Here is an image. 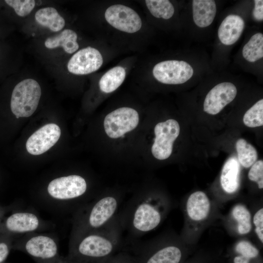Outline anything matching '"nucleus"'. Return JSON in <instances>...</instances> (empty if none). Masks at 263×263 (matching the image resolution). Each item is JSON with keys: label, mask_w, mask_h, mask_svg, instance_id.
<instances>
[{"label": "nucleus", "mask_w": 263, "mask_h": 263, "mask_svg": "<svg viewBox=\"0 0 263 263\" xmlns=\"http://www.w3.org/2000/svg\"><path fill=\"white\" fill-rule=\"evenodd\" d=\"M193 19L195 24L204 28L213 22L216 13V5L213 0H192Z\"/></svg>", "instance_id": "nucleus-18"}, {"label": "nucleus", "mask_w": 263, "mask_h": 263, "mask_svg": "<svg viewBox=\"0 0 263 263\" xmlns=\"http://www.w3.org/2000/svg\"><path fill=\"white\" fill-rule=\"evenodd\" d=\"M41 226V222L34 213L18 212L12 214L5 221V227L10 232L16 234H29L38 230Z\"/></svg>", "instance_id": "nucleus-15"}, {"label": "nucleus", "mask_w": 263, "mask_h": 263, "mask_svg": "<svg viewBox=\"0 0 263 263\" xmlns=\"http://www.w3.org/2000/svg\"><path fill=\"white\" fill-rule=\"evenodd\" d=\"M244 57L250 62H255L263 57V35L256 33L251 37L242 50Z\"/></svg>", "instance_id": "nucleus-24"}, {"label": "nucleus", "mask_w": 263, "mask_h": 263, "mask_svg": "<svg viewBox=\"0 0 263 263\" xmlns=\"http://www.w3.org/2000/svg\"><path fill=\"white\" fill-rule=\"evenodd\" d=\"M250 260L238 255L234 258V263H249Z\"/></svg>", "instance_id": "nucleus-37"}, {"label": "nucleus", "mask_w": 263, "mask_h": 263, "mask_svg": "<svg viewBox=\"0 0 263 263\" xmlns=\"http://www.w3.org/2000/svg\"><path fill=\"white\" fill-rule=\"evenodd\" d=\"M36 6L33 0H5L0 1V10L4 15L14 13L19 17L29 15Z\"/></svg>", "instance_id": "nucleus-23"}, {"label": "nucleus", "mask_w": 263, "mask_h": 263, "mask_svg": "<svg viewBox=\"0 0 263 263\" xmlns=\"http://www.w3.org/2000/svg\"><path fill=\"white\" fill-rule=\"evenodd\" d=\"M10 245L5 242H0V263L7 257L10 252Z\"/></svg>", "instance_id": "nucleus-36"}, {"label": "nucleus", "mask_w": 263, "mask_h": 263, "mask_svg": "<svg viewBox=\"0 0 263 263\" xmlns=\"http://www.w3.org/2000/svg\"><path fill=\"white\" fill-rule=\"evenodd\" d=\"M103 62L102 56L97 49L87 47L72 56L67 63V68L72 74L85 75L98 70Z\"/></svg>", "instance_id": "nucleus-11"}, {"label": "nucleus", "mask_w": 263, "mask_h": 263, "mask_svg": "<svg viewBox=\"0 0 263 263\" xmlns=\"http://www.w3.org/2000/svg\"><path fill=\"white\" fill-rule=\"evenodd\" d=\"M126 76V71L121 66L114 67L107 71L100 79V90L110 93L116 90L123 83Z\"/></svg>", "instance_id": "nucleus-22"}, {"label": "nucleus", "mask_w": 263, "mask_h": 263, "mask_svg": "<svg viewBox=\"0 0 263 263\" xmlns=\"http://www.w3.org/2000/svg\"><path fill=\"white\" fill-rule=\"evenodd\" d=\"M232 215L238 222V231L240 234L249 232L251 228V215L249 211L244 206L238 205L232 210Z\"/></svg>", "instance_id": "nucleus-27"}, {"label": "nucleus", "mask_w": 263, "mask_h": 263, "mask_svg": "<svg viewBox=\"0 0 263 263\" xmlns=\"http://www.w3.org/2000/svg\"><path fill=\"white\" fill-rule=\"evenodd\" d=\"M128 211L126 225L132 232L137 235L154 229L161 221V214L151 199L132 201Z\"/></svg>", "instance_id": "nucleus-4"}, {"label": "nucleus", "mask_w": 263, "mask_h": 263, "mask_svg": "<svg viewBox=\"0 0 263 263\" xmlns=\"http://www.w3.org/2000/svg\"><path fill=\"white\" fill-rule=\"evenodd\" d=\"M119 203L113 195L100 198L81 217L73 231L99 230L110 225L113 223Z\"/></svg>", "instance_id": "nucleus-2"}, {"label": "nucleus", "mask_w": 263, "mask_h": 263, "mask_svg": "<svg viewBox=\"0 0 263 263\" xmlns=\"http://www.w3.org/2000/svg\"><path fill=\"white\" fill-rule=\"evenodd\" d=\"M236 86L230 82H223L214 86L207 94L204 102V111L215 115L232 101L236 96Z\"/></svg>", "instance_id": "nucleus-13"}, {"label": "nucleus", "mask_w": 263, "mask_h": 263, "mask_svg": "<svg viewBox=\"0 0 263 263\" xmlns=\"http://www.w3.org/2000/svg\"><path fill=\"white\" fill-rule=\"evenodd\" d=\"M154 132L155 138L151 153L155 158L165 160L171 154L173 143L179 135V124L176 120L169 119L157 123Z\"/></svg>", "instance_id": "nucleus-7"}, {"label": "nucleus", "mask_w": 263, "mask_h": 263, "mask_svg": "<svg viewBox=\"0 0 263 263\" xmlns=\"http://www.w3.org/2000/svg\"><path fill=\"white\" fill-rule=\"evenodd\" d=\"M77 35L74 30L65 29L58 34L50 37L44 41V46L50 50L61 48L66 53L72 54L79 48Z\"/></svg>", "instance_id": "nucleus-17"}, {"label": "nucleus", "mask_w": 263, "mask_h": 263, "mask_svg": "<svg viewBox=\"0 0 263 263\" xmlns=\"http://www.w3.org/2000/svg\"><path fill=\"white\" fill-rule=\"evenodd\" d=\"M254 7L253 10L254 19L257 21L263 20V0H255Z\"/></svg>", "instance_id": "nucleus-35"}, {"label": "nucleus", "mask_w": 263, "mask_h": 263, "mask_svg": "<svg viewBox=\"0 0 263 263\" xmlns=\"http://www.w3.org/2000/svg\"><path fill=\"white\" fill-rule=\"evenodd\" d=\"M145 3L151 14L155 18L168 19L174 14V7L169 0H146Z\"/></svg>", "instance_id": "nucleus-26"}, {"label": "nucleus", "mask_w": 263, "mask_h": 263, "mask_svg": "<svg viewBox=\"0 0 263 263\" xmlns=\"http://www.w3.org/2000/svg\"><path fill=\"white\" fill-rule=\"evenodd\" d=\"M236 148L239 162L242 166L248 168L256 161L258 158L257 150L244 139L241 138L238 140Z\"/></svg>", "instance_id": "nucleus-25"}, {"label": "nucleus", "mask_w": 263, "mask_h": 263, "mask_svg": "<svg viewBox=\"0 0 263 263\" xmlns=\"http://www.w3.org/2000/svg\"><path fill=\"white\" fill-rule=\"evenodd\" d=\"M210 208L209 200L206 194L201 191L192 193L187 203V210L193 220L200 221L206 218Z\"/></svg>", "instance_id": "nucleus-20"}, {"label": "nucleus", "mask_w": 263, "mask_h": 263, "mask_svg": "<svg viewBox=\"0 0 263 263\" xmlns=\"http://www.w3.org/2000/svg\"><path fill=\"white\" fill-rule=\"evenodd\" d=\"M34 18L38 24L55 33L61 31L65 25L64 18L53 7L39 9L35 13Z\"/></svg>", "instance_id": "nucleus-19"}, {"label": "nucleus", "mask_w": 263, "mask_h": 263, "mask_svg": "<svg viewBox=\"0 0 263 263\" xmlns=\"http://www.w3.org/2000/svg\"><path fill=\"white\" fill-rule=\"evenodd\" d=\"M41 95L40 85L35 79L26 78L14 87L10 98L12 113L19 117L32 115L38 106Z\"/></svg>", "instance_id": "nucleus-5"}, {"label": "nucleus", "mask_w": 263, "mask_h": 263, "mask_svg": "<svg viewBox=\"0 0 263 263\" xmlns=\"http://www.w3.org/2000/svg\"><path fill=\"white\" fill-rule=\"evenodd\" d=\"M245 27L244 19L237 15H229L222 22L218 30L221 42L226 45L235 43L240 38Z\"/></svg>", "instance_id": "nucleus-16"}, {"label": "nucleus", "mask_w": 263, "mask_h": 263, "mask_svg": "<svg viewBox=\"0 0 263 263\" xmlns=\"http://www.w3.org/2000/svg\"><path fill=\"white\" fill-rule=\"evenodd\" d=\"M119 241L114 223L101 230L73 231L66 257L85 263H103L115 254Z\"/></svg>", "instance_id": "nucleus-1"}, {"label": "nucleus", "mask_w": 263, "mask_h": 263, "mask_svg": "<svg viewBox=\"0 0 263 263\" xmlns=\"http://www.w3.org/2000/svg\"><path fill=\"white\" fill-rule=\"evenodd\" d=\"M8 19L0 10V41H1L8 34L11 30Z\"/></svg>", "instance_id": "nucleus-34"}, {"label": "nucleus", "mask_w": 263, "mask_h": 263, "mask_svg": "<svg viewBox=\"0 0 263 263\" xmlns=\"http://www.w3.org/2000/svg\"><path fill=\"white\" fill-rule=\"evenodd\" d=\"M243 122L248 127L254 128L263 125V99L256 102L245 113Z\"/></svg>", "instance_id": "nucleus-28"}, {"label": "nucleus", "mask_w": 263, "mask_h": 263, "mask_svg": "<svg viewBox=\"0 0 263 263\" xmlns=\"http://www.w3.org/2000/svg\"><path fill=\"white\" fill-rule=\"evenodd\" d=\"M60 134V129L56 124H46L29 137L26 143L27 150L32 155L41 154L57 142Z\"/></svg>", "instance_id": "nucleus-12"}, {"label": "nucleus", "mask_w": 263, "mask_h": 263, "mask_svg": "<svg viewBox=\"0 0 263 263\" xmlns=\"http://www.w3.org/2000/svg\"><path fill=\"white\" fill-rule=\"evenodd\" d=\"M235 251L239 255L249 260L257 257L259 255L258 249L249 242L244 241H241L236 244Z\"/></svg>", "instance_id": "nucleus-30"}, {"label": "nucleus", "mask_w": 263, "mask_h": 263, "mask_svg": "<svg viewBox=\"0 0 263 263\" xmlns=\"http://www.w3.org/2000/svg\"><path fill=\"white\" fill-rule=\"evenodd\" d=\"M18 249L32 257L36 263H65L58 245L52 236L44 233L27 234L17 245Z\"/></svg>", "instance_id": "nucleus-3"}, {"label": "nucleus", "mask_w": 263, "mask_h": 263, "mask_svg": "<svg viewBox=\"0 0 263 263\" xmlns=\"http://www.w3.org/2000/svg\"><path fill=\"white\" fill-rule=\"evenodd\" d=\"M139 121V114L135 110L121 107L108 113L104 118L103 125L106 134L110 138L115 139L135 129Z\"/></svg>", "instance_id": "nucleus-6"}, {"label": "nucleus", "mask_w": 263, "mask_h": 263, "mask_svg": "<svg viewBox=\"0 0 263 263\" xmlns=\"http://www.w3.org/2000/svg\"><path fill=\"white\" fill-rule=\"evenodd\" d=\"M155 78L167 84H180L187 82L192 76L193 69L183 60H166L156 64L152 70Z\"/></svg>", "instance_id": "nucleus-8"}, {"label": "nucleus", "mask_w": 263, "mask_h": 263, "mask_svg": "<svg viewBox=\"0 0 263 263\" xmlns=\"http://www.w3.org/2000/svg\"><path fill=\"white\" fill-rule=\"evenodd\" d=\"M12 68V48L6 42L0 41V79L7 76Z\"/></svg>", "instance_id": "nucleus-29"}, {"label": "nucleus", "mask_w": 263, "mask_h": 263, "mask_svg": "<svg viewBox=\"0 0 263 263\" xmlns=\"http://www.w3.org/2000/svg\"><path fill=\"white\" fill-rule=\"evenodd\" d=\"M65 263H85L84 262L68 258L67 257H65Z\"/></svg>", "instance_id": "nucleus-38"}, {"label": "nucleus", "mask_w": 263, "mask_h": 263, "mask_svg": "<svg viewBox=\"0 0 263 263\" xmlns=\"http://www.w3.org/2000/svg\"><path fill=\"white\" fill-rule=\"evenodd\" d=\"M104 15L106 21L111 25L122 32L135 33L142 26V20L138 14L125 5H111L107 9Z\"/></svg>", "instance_id": "nucleus-10"}, {"label": "nucleus", "mask_w": 263, "mask_h": 263, "mask_svg": "<svg viewBox=\"0 0 263 263\" xmlns=\"http://www.w3.org/2000/svg\"><path fill=\"white\" fill-rule=\"evenodd\" d=\"M253 223L255 225V231L259 239L263 243V208L259 210L254 215Z\"/></svg>", "instance_id": "nucleus-33"}, {"label": "nucleus", "mask_w": 263, "mask_h": 263, "mask_svg": "<svg viewBox=\"0 0 263 263\" xmlns=\"http://www.w3.org/2000/svg\"><path fill=\"white\" fill-rule=\"evenodd\" d=\"M240 164L235 157L229 158L224 164L220 177L223 189L228 193L235 192L239 186Z\"/></svg>", "instance_id": "nucleus-21"}, {"label": "nucleus", "mask_w": 263, "mask_h": 263, "mask_svg": "<svg viewBox=\"0 0 263 263\" xmlns=\"http://www.w3.org/2000/svg\"><path fill=\"white\" fill-rule=\"evenodd\" d=\"M248 178L252 181L257 182L258 188H263V161L262 160L255 162L249 170Z\"/></svg>", "instance_id": "nucleus-31"}, {"label": "nucleus", "mask_w": 263, "mask_h": 263, "mask_svg": "<svg viewBox=\"0 0 263 263\" xmlns=\"http://www.w3.org/2000/svg\"><path fill=\"white\" fill-rule=\"evenodd\" d=\"M182 252L177 246L169 245L155 250L144 247L133 256L134 263H179Z\"/></svg>", "instance_id": "nucleus-14"}, {"label": "nucleus", "mask_w": 263, "mask_h": 263, "mask_svg": "<svg viewBox=\"0 0 263 263\" xmlns=\"http://www.w3.org/2000/svg\"><path fill=\"white\" fill-rule=\"evenodd\" d=\"M85 179L78 175H70L56 178L47 187L49 195L58 200H69L81 197L86 191Z\"/></svg>", "instance_id": "nucleus-9"}, {"label": "nucleus", "mask_w": 263, "mask_h": 263, "mask_svg": "<svg viewBox=\"0 0 263 263\" xmlns=\"http://www.w3.org/2000/svg\"><path fill=\"white\" fill-rule=\"evenodd\" d=\"M103 263H134L133 256L126 252L115 254Z\"/></svg>", "instance_id": "nucleus-32"}]
</instances>
